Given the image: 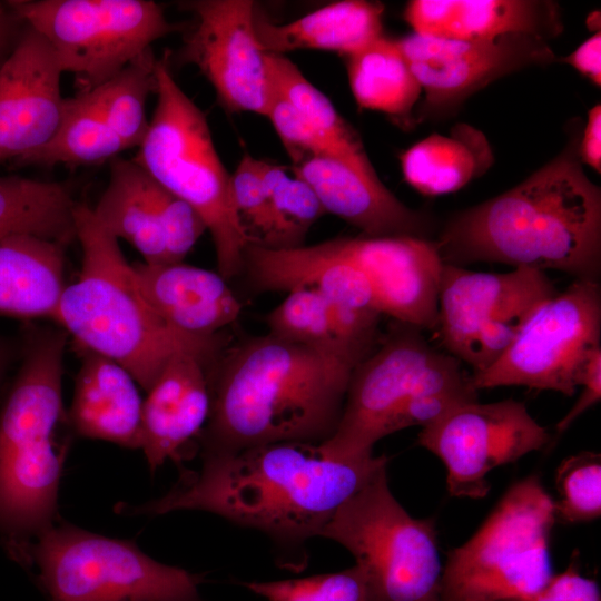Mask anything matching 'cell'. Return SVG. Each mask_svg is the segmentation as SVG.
I'll return each instance as SVG.
<instances>
[{"label":"cell","instance_id":"44dd1931","mask_svg":"<svg viewBox=\"0 0 601 601\" xmlns=\"http://www.w3.org/2000/svg\"><path fill=\"white\" fill-rule=\"evenodd\" d=\"M404 18L414 33L459 40L509 35L548 40L563 29L560 6L538 0H413Z\"/></svg>","mask_w":601,"mask_h":601},{"label":"cell","instance_id":"277c9868","mask_svg":"<svg viewBox=\"0 0 601 601\" xmlns=\"http://www.w3.org/2000/svg\"><path fill=\"white\" fill-rule=\"evenodd\" d=\"M75 228L82 252L81 269L77 279L67 284L52 321L80 351L119 364L147 392L178 355L191 354L207 363L214 359L218 336L183 334L154 311L118 239L98 221L89 205L77 203Z\"/></svg>","mask_w":601,"mask_h":601},{"label":"cell","instance_id":"e0dca14e","mask_svg":"<svg viewBox=\"0 0 601 601\" xmlns=\"http://www.w3.org/2000/svg\"><path fill=\"white\" fill-rule=\"evenodd\" d=\"M333 239L366 276L382 315L422 331L436 328L444 267L436 242L364 235Z\"/></svg>","mask_w":601,"mask_h":601},{"label":"cell","instance_id":"3957f363","mask_svg":"<svg viewBox=\"0 0 601 601\" xmlns=\"http://www.w3.org/2000/svg\"><path fill=\"white\" fill-rule=\"evenodd\" d=\"M572 137L515 187L454 214L436 240L444 264L476 262L601 275V191L584 174Z\"/></svg>","mask_w":601,"mask_h":601},{"label":"cell","instance_id":"f35d334b","mask_svg":"<svg viewBox=\"0 0 601 601\" xmlns=\"http://www.w3.org/2000/svg\"><path fill=\"white\" fill-rule=\"evenodd\" d=\"M565 571L552 575L536 593L522 601H601L597 582L583 577L574 558Z\"/></svg>","mask_w":601,"mask_h":601},{"label":"cell","instance_id":"8992f818","mask_svg":"<svg viewBox=\"0 0 601 601\" xmlns=\"http://www.w3.org/2000/svg\"><path fill=\"white\" fill-rule=\"evenodd\" d=\"M155 93L152 117L132 159L199 214L214 243L218 273L228 280L243 270L253 242L236 210L230 174L207 119L174 79L168 51L157 58Z\"/></svg>","mask_w":601,"mask_h":601},{"label":"cell","instance_id":"83f0119b","mask_svg":"<svg viewBox=\"0 0 601 601\" xmlns=\"http://www.w3.org/2000/svg\"><path fill=\"white\" fill-rule=\"evenodd\" d=\"M76 205L65 184L0 176V240L31 235L67 245L76 238Z\"/></svg>","mask_w":601,"mask_h":601},{"label":"cell","instance_id":"b9f144b4","mask_svg":"<svg viewBox=\"0 0 601 601\" xmlns=\"http://www.w3.org/2000/svg\"><path fill=\"white\" fill-rule=\"evenodd\" d=\"M581 162L601 173V106L594 105L588 112L582 138L578 144Z\"/></svg>","mask_w":601,"mask_h":601},{"label":"cell","instance_id":"5bb4252c","mask_svg":"<svg viewBox=\"0 0 601 601\" xmlns=\"http://www.w3.org/2000/svg\"><path fill=\"white\" fill-rule=\"evenodd\" d=\"M550 434L526 406L509 398L461 404L422 427L418 443L446 467V487L455 497L482 499L495 467L541 450Z\"/></svg>","mask_w":601,"mask_h":601},{"label":"cell","instance_id":"d6a6232c","mask_svg":"<svg viewBox=\"0 0 601 601\" xmlns=\"http://www.w3.org/2000/svg\"><path fill=\"white\" fill-rule=\"evenodd\" d=\"M336 306L313 288H294L268 313V333L289 342L333 347L364 359L343 344Z\"/></svg>","mask_w":601,"mask_h":601},{"label":"cell","instance_id":"ac0fdd59","mask_svg":"<svg viewBox=\"0 0 601 601\" xmlns=\"http://www.w3.org/2000/svg\"><path fill=\"white\" fill-rule=\"evenodd\" d=\"M62 73L48 41L26 23L0 68V164H16L55 136L65 109Z\"/></svg>","mask_w":601,"mask_h":601},{"label":"cell","instance_id":"ffe728a7","mask_svg":"<svg viewBox=\"0 0 601 601\" xmlns=\"http://www.w3.org/2000/svg\"><path fill=\"white\" fill-rule=\"evenodd\" d=\"M198 356L174 357L142 402L140 447L151 472L167 460H180L200 436L210 411L207 366Z\"/></svg>","mask_w":601,"mask_h":601},{"label":"cell","instance_id":"7a4b0ae2","mask_svg":"<svg viewBox=\"0 0 601 601\" xmlns=\"http://www.w3.org/2000/svg\"><path fill=\"white\" fill-rule=\"evenodd\" d=\"M358 357L269 333L234 348L209 381L201 456L278 443L321 444L335 431Z\"/></svg>","mask_w":601,"mask_h":601},{"label":"cell","instance_id":"5b68a950","mask_svg":"<svg viewBox=\"0 0 601 601\" xmlns=\"http://www.w3.org/2000/svg\"><path fill=\"white\" fill-rule=\"evenodd\" d=\"M63 331L30 329L21 365L0 413V540L26 568L35 540L57 521L67 444L57 431L62 403Z\"/></svg>","mask_w":601,"mask_h":601},{"label":"cell","instance_id":"4316f807","mask_svg":"<svg viewBox=\"0 0 601 601\" xmlns=\"http://www.w3.org/2000/svg\"><path fill=\"white\" fill-rule=\"evenodd\" d=\"M492 159L484 135L465 124L449 136L432 134L400 156L405 180L426 196L457 191L486 171Z\"/></svg>","mask_w":601,"mask_h":601},{"label":"cell","instance_id":"f1b7e54d","mask_svg":"<svg viewBox=\"0 0 601 601\" xmlns=\"http://www.w3.org/2000/svg\"><path fill=\"white\" fill-rule=\"evenodd\" d=\"M353 97L361 109L408 120L422 89L411 71L397 39L381 37L347 57Z\"/></svg>","mask_w":601,"mask_h":601},{"label":"cell","instance_id":"d4e9b609","mask_svg":"<svg viewBox=\"0 0 601 601\" xmlns=\"http://www.w3.org/2000/svg\"><path fill=\"white\" fill-rule=\"evenodd\" d=\"M383 13L381 2L343 0L283 24L256 16L255 29L267 52L313 49L348 57L383 37Z\"/></svg>","mask_w":601,"mask_h":601},{"label":"cell","instance_id":"52a82bcc","mask_svg":"<svg viewBox=\"0 0 601 601\" xmlns=\"http://www.w3.org/2000/svg\"><path fill=\"white\" fill-rule=\"evenodd\" d=\"M441 396L475 402L477 391L459 359L433 347L422 329L394 321L381 345L353 370L338 424L319 447L337 460L370 457L400 417Z\"/></svg>","mask_w":601,"mask_h":601},{"label":"cell","instance_id":"9c48e42d","mask_svg":"<svg viewBox=\"0 0 601 601\" xmlns=\"http://www.w3.org/2000/svg\"><path fill=\"white\" fill-rule=\"evenodd\" d=\"M26 568L48 601H206L200 574L161 563L132 541L56 522L31 544Z\"/></svg>","mask_w":601,"mask_h":601},{"label":"cell","instance_id":"7bdbcfd3","mask_svg":"<svg viewBox=\"0 0 601 601\" xmlns=\"http://www.w3.org/2000/svg\"><path fill=\"white\" fill-rule=\"evenodd\" d=\"M24 26L7 2L0 3V68L13 51Z\"/></svg>","mask_w":601,"mask_h":601},{"label":"cell","instance_id":"f546056e","mask_svg":"<svg viewBox=\"0 0 601 601\" xmlns=\"http://www.w3.org/2000/svg\"><path fill=\"white\" fill-rule=\"evenodd\" d=\"M125 150L90 91L66 98L62 120L51 140L18 160V166H89L110 161Z\"/></svg>","mask_w":601,"mask_h":601},{"label":"cell","instance_id":"60d3db41","mask_svg":"<svg viewBox=\"0 0 601 601\" xmlns=\"http://www.w3.org/2000/svg\"><path fill=\"white\" fill-rule=\"evenodd\" d=\"M562 61L569 63L580 73L588 77L595 86L601 85V33L594 35L584 40L572 53L564 57Z\"/></svg>","mask_w":601,"mask_h":601},{"label":"cell","instance_id":"7402d4cb","mask_svg":"<svg viewBox=\"0 0 601 601\" xmlns=\"http://www.w3.org/2000/svg\"><path fill=\"white\" fill-rule=\"evenodd\" d=\"M132 266L149 305L183 334L217 336L240 315L242 305L219 273L184 262Z\"/></svg>","mask_w":601,"mask_h":601},{"label":"cell","instance_id":"1f68e13d","mask_svg":"<svg viewBox=\"0 0 601 601\" xmlns=\"http://www.w3.org/2000/svg\"><path fill=\"white\" fill-rule=\"evenodd\" d=\"M156 63L150 48L111 79L90 90L100 114L125 150L138 147L147 132L146 102L148 96L155 93Z\"/></svg>","mask_w":601,"mask_h":601},{"label":"cell","instance_id":"ab89813d","mask_svg":"<svg viewBox=\"0 0 601 601\" xmlns=\"http://www.w3.org/2000/svg\"><path fill=\"white\" fill-rule=\"evenodd\" d=\"M582 386L579 398L556 424V434L566 431L584 412L601 400V347L594 349L582 365L578 381Z\"/></svg>","mask_w":601,"mask_h":601},{"label":"cell","instance_id":"ee69618b","mask_svg":"<svg viewBox=\"0 0 601 601\" xmlns=\"http://www.w3.org/2000/svg\"><path fill=\"white\" fill-rule=\"evenodd\" d=\"M20 353V346L11 342L9 338L0 335V385L10 366Z\"/></svg>","mask_w":601,"mask_h":601},{"label":"cell","instance_id":"74e56055","mask_svg":"<svg viewBox=\"0 0 601 601\" xmlns=\"http://www.w3.org/2000/svg\"><path fill=\"white\" fill-rule=\"evenodd\" d=\"M266 117L269 118L293 165L312 157H332L355 168L337 146L311 126L275 89Z\"/></svg>","mask_w":601,"mask_h":601},{"label":"cell","instance_id":"6da1fadb","mask_svg":"<svg viewBox=\"0 0 601 601\" xmlns=\"http://www.w3.org/2000/svg\"><path fill=\"white\" fill-rule=\"evenodd\" d=\"M201 460L199 470L184 472L165 495L139 505L120 503L117 512L216 514L265 534L277 564L293 572L307 565L309 540L388 462L385 455L337 460L319 444L305 442L269 443Z\"/></svg>","mask_w":601,"mask_h":601},{"label":"cell","instance_id":"30bf717a","mask_svg":"<svg viewBox=\"0 0 601 601\" xmlns=\"http://www.w3.org/2000/svg\"><path fill=\"white\" fill-rule=\"evenodd\" d=\"M319 536L355 558L367 601L437 600L442 566L434 520L413 518L398 503L387 465L337 509Z\"/></svg>","mask_w":601,"mask_h":601},{"label":"cell","instance_id":"4dcf8cb0","mask_svg":"<svg viewBox=\"0 0 601 601\" xmlns=\"http://www.w3.org/2000/svg\"><path fill=\"white\" fill-rule=\"evenodd\" d=\"M267 61L274 89L311 126L337 146L357 170L370 177H378L358 134L338 114L331 100L284 55L267 52Z\"/></svg>","mask_w":601,"mask_h":601},{"label":"cell","instance_id":"4fadbf2b","mask_svg":"<svg viewBox=\"0 0 601 601\" xmlns=\"http://www.w3.org/2000/svg\"><path fill=\"white\" fill-rule=\"evenodd\" d=\"M601 287L575 279L541 303L505 352L471 375L476 391L521 385L572 396L588 356L601 347Z\"/></svg>","mask_w":601,"mask_h":601},{"label":"cell","instance_id":"cb8c5ba5","mask_svg":"<svg viewBox=\"0 0 601 601\" xmlns=\"http://www.w3.org/2000/svg\"><path fill=\"white\" fill-rule=\"evenodd\" d=\"M109 180L92 211L118 240L129 243L147 264L169 263L166 225L170 193L134 159L115 157Z\"/></svg>","mask_w":601,"mask_h":601},{"label":"cell","instance_id":"9a60e30c","mask_svg":"<svg viewBox=\"0 0 601 601\" xmlns=\"http://www.w3.org/2000/svg\"><path fill=\"white\" fill-rule=\"evenodd\" d=\"M194 24L185 32L180 59L194 63L231 112L266 116L273 97L267 51L255 29L249 0H197L185 3Z\"/></svg>","mask_w":601,"mask_h":601},{"label":"cell","instance_id":"d590c367","mask_svg":"<svg viewBox=\"0 0 601 601\" xmlns=\"http://www.w3.org/2000/svg\"><path fill=\"white\" fill-rule=\"evenodd\" d=\"M243 585L267 601H367L364 573L356 564L333 573Z\"/></svg>","mask_w":601,"mask_h":601},{"label":"cell","instance_id":"e575fe53","mask_svg":"<svg viewBox=\"0 0 601 601\" xmlns=\"http://www.w3.org/2000/svg\"><path fill=\"white\" fill-rule=\"evenodd\" d=\"M555 520L580 523L601 515V455L581 452L562 461L556 470Z\"/></svg>","mask_w":601,"mask_h":601},{"label":"cell","instance_id":"7c38bea8","mask_svg":"<svg viewBox=\"0 0 601 601\" xmlns=\"http://www.w3.org/2000/svg\"><path fill=\"white\" fill-rule=\"evenodd\" d=\"M533 268L506 273L444 264L436 331L445 352L480 373L511 345L533 311L556 294Z\"/></svg>","mask_w":601,"mask_h":601},{"label":"cell","instance_id":"2e32d148","mask_svg":"<svg viewBox=\"0 0 601 601\" xmlns=\"http://www.w3.org/2000/svg\"><path fill=\"white\" fill-rule=\"evenodd\" d=\"M397 42L425 92V117L452 111L490 82L556 58L546 40L529 35L459 40L412 32Z\"/></svg>","mask_w":601,"mask_h":601},{"label":"cell","instance_id":"d6986e66","mask_svg":"<svg viewBox=\"0 0 601 601\" xmlns=\"http://www.w3.org/2000/svg\"><path fill=\"white\" fill-rule=\"evenodd\" d=\"M329 213L362 230L364 236H414L428 238L434 220L405 206L380 180L366 176L343 160L312 157L292 165Z\"/></svg>","mask_w":601,"mask_h":601},{"label":"cell","instance_id":"8d00e7d4","mask_svg":"<svg viewBox=\"0 0 601 601\" xmlns=\"http://www.w3.org/2000/svg\"><path fill=\"white\" fill-rule=\"evenodd\" d=\"M230 184L236 210L252 244L274 247L275 220L260 176L259 159L244 155L230 175Z\"/></svg>","mask_w":601,"mask_h":601},{"label":"cell","instance_id":"484cf974","mask_svg":"<svg viewBox=\"0 0 601 601\" xmlns=\"http://www.w3.org/2000/svg\"><path fill=\"white\" fill-rule=\"evenodd\" d=\"M65 246L31 235L0 240V315L53 319L67 286Z\"/></svg>","mask_w":601,"mask_h":601},{"label":"cell","instance_id":"8fae6325","mask_svg":"<svg viewBox=\"0 0 601 601\" xmlns=\"http://www.w3.org/2000/svg\"><path fill=\"white\" fill-rule=\"evenodd\" d=\"M8 6L50 45L78 92L90 91L179 30L150 0H11Z\"/></svg>","mask_w":601,"mask_h":601},{"label":"cell","instance_id":"ba28073f","mask_svg":"<svg viewBox=\"0 0 601 601\" xmlns=\"http://www.w3.org/2000/svg\"><path fill=\"white\" fill-rule=\"evenodd\" d=\"M553 499L536 475L513 484L480 529L447 553L436 601H522L552 573Z\"/></svg>","mask_w":601,"mask_h":601},{"label":"cell","instance_id":"836d02e7","mask_svg":"<svg viewBox=\"0 0 601 601\" xmlns=\"http://www.w3.org/2000/svg\"><path fill=\"white\" fill-rule=\"evenodd\" d=\"M259 171L275 220V244L269 248L302 246L308 229L325 214L317 196L282 165L259 160Z\"/></svg>","mask_w":601,"mask_h":601},{"label":"cell","instance_id":"603a6c76","mask_svg":"<svg viewBox=\"0 0 601 601\" xmlns=\"http://www.w3.org/2000/svg\"><path fill=\"white\" fill-rule=\"evenodd\" d=\"M81 353L67 423L77 435L139 449L144 401L136 381L111 359Z\"/></svg>","mask_w":601,"mask_h":601}]
</instances>
